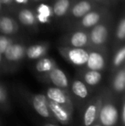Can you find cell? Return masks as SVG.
<instances>
[{"instance_id":"6da1fadb","label":"cell","mask_w":125,"mask_h":126,"mask_svg":"<svg viewBox=\"0 0 125 126\" xmlns=\"http://www.w3.org/2000/svg\"><path fill=\"white\" fill-rule=\"evenodd\" d=\"M119 110L113 101L102 102L98 114V123L103 126H116L119 120Z\"/></svg>"},{"instance_id":"7a4b0ae2","label":"cell","mask_w":125,"mask_h":126,"mask_svg":"<svg viewBox=\"0 0 125 126\" xmlns=\"http://www.w3.org/2000/svg\"><path fill=\"white\" fill-rule=\"evenodd\" d=\"M45 96L48 100L73 110V102L71 100V98L68 92L63 88H57V87H50L47 89Z\"/></svg>"},{"instance_id":"3957f363","label":"cell","mask_w":125,"mask_h":126,"mask_svg":"<svg viewBox=\"0 0 125 126\" xmlns=\"http://www.w3.org/2000/svg\"><path fill=\"white\" fill-rule=\"evenodd\" d=\"M48 104L52 117L57 121H58L63 125H68L71 122L73 110L69 109L63 105L53 102L50 100H48Z\"/></svg>"},{"instance_id":"277c9868","label":"cell","mask_w":125,"mask_h":126,"mask_svg":"<svg viewBox=\"0 0 125 126\" xmlns=\"http://www.w3.org/2000/svg\"><path fill=\"white\" fill-rule=\"evenodd\" d=\"M32 105L33 109L40 116L45 118H53L51 112L50 107L48 104V99L43 94H35L32 99Z\"/></svg>"},{"instance_id":"5b68a950","label":"cell","mask_w":125,"mask_h":126,"mask_svg":"<svg viewBox=\"0 0 125 126\" xmlns=\"http://www.w3.org/2000/svg\"><path fill=\"white\" fill-rule=\"evenodd\" d=\"M103 102L101 97H98L96 100L87 106L83 114V125L84 126H92L98 119V114L101 104Z\"/></svg>"},{"instance_id":"8992f818","label":"cell","mask_w":125,"mask_h":126,"mask_svg":"<svg viewBox=\"0 0 125 126\" xmlns=\"http://www.w3.org/2000/svg\"><path fill=\"white\" fill-rule=\"evenodd\" d=\"M66 56L69 61L71 62L73 64L76 66H82L87 63L88 52L82 49V47H74L68 50Z\"/></svg>"},{"instance_id":"52a82bcc","label":"cell","mask_w":125,"mask_h":126,"mask_svg":"<svg viewBox=\"0 0 125 126\" xmlns=\"http://www.w3.org/2000/svg\"><path fill=\"white\" fill-rule=\"evenodd\" d=\"M48 73H49L48 75L49 80L52 81L54 86L60 88H63V89L68 88L69 87L68 77H67L66 74L62 70L55 67L51 71H49Z\"/></svg>"},{"instance_id":"ba28073f","label":"cell","mask_w":125,"mask_h":126,"mask_svg":"<svg viewBox=\"0 0 125 126\" xmlns=\"http://www.w3.org/2000/svg\"><path fill=\"white\" fill-rule=\"evenodd\" d=\"M26 53L25 47L20 44H10L8 48L3 52L7 60L11 62H16L21 60Z\"/></svg>"},{"instance_id":"9c48e42d","label":"cell","mask_w":125,"mask_h":126,"mask_svg":"<svg viewBox=\"0 0 125 126\" xmlns=\"http://www.w3.org/2000/svg\"><path fill=\"white\" fill-rule=\"evenodd\" d=\"M86 64L89 70L100 71L105 68V58L99 52L92 51L88 53V58H87Z\"/></svg>"},{"instance_id":"30bf717a","label":"cell","mask_w":125,"mask_h":126,"mask_svg":"<svg viewBox=\"0 0 125 126\" xmlns=\"http://www.w3.org/2000/svg\"><path fill=\"white\" fill-rule=\"evenodd\" d=\"M90 37L92 42L95 45H101L105 43L108 37V30L106 27L102 24L96 25L91 31Z\"/></svg>"},{"instance_id":"8fae6325","label":"cell","mask_w":125,"mask_h":126,"mask_svg":"<svg viewBox=\"0 0 125 126\" xmlns=\"http://www.w3.org/2000/svg\"><path fill=\"white\" fill-rule=\"evenodd\" d=\"M52 9L49 5L45 3H41L38 6L37 9V16L36 19L40 23H46L49 19L52 16Z\"/></svg>"},{"instance_id":"7c38bea8","label":"cell","mask_w":125,"mask_h":126,"mask_svg":"<svg viewBox=\"0 0 125 126\" xmlns=\"http://www.w3.org/2000/svg\"><path fill=\"white\" fill-rule=\"evenodd\" d=\"M72 92L81 99H86L89 94L88 88L87 85L81 80H75L71 86Z\"/></svg>"},{"instance_id":"4fadbf2b","label":"cell","mask_w":125,"mask_h":126,"mask_svg":"<svg viewBox=\"0 0 125 126\" xmlns=\"http://www.w3.org/2000/svg\"><path fill=\"white\" fill-rule=\"evenodd\" d=\"M92 9V5L87 0H82L72 9V14L75 17H82Z\"/></svg>"},{"instance_id":"5bb4252c","label":"cell","mask_w":125,"mask_h":126,"mask_svg":"<svg viewBox=\"0 0 125 126\" xmlns=\"http://www.w3.org/2000/svg\"><path fill=\"white\" fill-rule=\"evenodd\" d=\"M15 22L11 18L8 16H2L0 17V32L3 34H11L15 31Z\"/></svg>"},{"instance_id":"9a60e30c","label":"cell","mask_w":125,"mask_h":126,"mask_svg":"<svg viewBox=\"0 0 125 126\" xmlns=\"http://www.w3.org/2000/svg\"><path fill=\"white\" fill-rule=\"evenodd\" d=\"M112 88L117 93H123L125 88V70L122 68L117 71L112 81Z\"/></svg>"},{"instance_id":"2e32d148","label":"cell","mask_w":125,"mask_h":126,"mask_svg":"<svg viewBox=\"0 0 125 126\" xmlns=\"http://www.w3.org/2000/svg\"><path fill=\"white\" fill-rule=\"evenodd\" d=\"M46 52V48L43 45H33L29 47L26 51L27 57L29 59H38L43 57Z\"/></svg>"},{"instance_id":"e0dca14e","label":"cell","mask_w":125,"mask_h":126,"mask_svg":"<svg viewBox=\"0 0 125 126\" xmlns=\"http://www.w3.org/2000/svg\"><path fill=\"white\" fill-rule=\"evenodd\" d=\"M19 20L22 24L26 26H33L36 23V17H35L34 14L29 10L24 9L22 10L19 12Z\"/></svg>"},{"instance_id":"ac0fdd59","label":"cell","mask_w":125,"mask_h":126,"mask_svg":"<svg viewBox=\"0 0 125 126\" xmlns=\"http://www.w3.org/2000/svg\"><path fill=\"white\" fill-rule=\"evenodd\" d=\"M84 81L89 86H96L101 81L102 75L98 70H89L84 74Z\"/></svg>"},{"instance_id":"d6986e66","label":"cell","mask_w":125,"mask_h":126,"mask_svg":"<svg viewBox=\"0 0 125 126\" xmlns=\"http://www.w3.org/2000/svg\"><path fill=\"white\" fill-rule=\"evenodd\" d=\"M69 0H57L52 7V12L57 16H63L69 8Z\"/></svg>"},{"instance_id":"ffe728a7","label":"cell","mask_w":125,"mask_h":126,"mask_svg":"<svg viewBox=\"0 0 125 126\" xmlns=\"http://www.w3.org/2000/svg\"><path fill=\"white\" fill-rule=\"evenodd\" d=\"M56 65L53 60H52L51 58H43L41 59H40L37 62L35 68L38 72L40 73H45V72H49L52 70L53 68H55Z\"/></svg>"},{"instance_id":"44dd1931","label":"cell","mask_w":125,"mask_h":126,"mask_svg":"<svg viewBox=\"0 0 125 126\" xmlns=\"http://www.w3.org/2000/svg\"><path fill=\"white\" fill-rule=\"evenodd\" d=\"M100 19V15L98 12L95 11H89L82 16V24L85 28H90L94 25H96Z\"/></svg>"},{"instance_id":"7402d4cb","label":"cell","mask_w":125,"mask_h":126,"mask_svg":"<svg viewBox=\"0 0 125 126\" xmlns=\"http://www.w3.org/2000/svg\"><path fill=\"white\" fill-rule=\"evenodd\" d=\"M70 43L74 47H83L87 43V35L84 32H75L70 39Z\"/></svg>"},{"instance_id":"603a6c76","label":"cell","mask_w":125,"mask_h":126,"mask_svg":"<svg viewBox=\"0 0 125 126\" xmlns=\"http://www.w3.org/2000/svg\"><path fill=\"white\" fill-rule=\"evenodd\" d=\"M125 59V47H123L117 51L113 59V64L115 67H118L124 63Z\"/></svg>"},{"instance_id":"cb8c5ba5","label":"cell","mask_w":125,"mask_h":126,"mask_svg":"<svg viewBox=\"0 0 125 126\" xmlns=\"http://www.w3.org/2000/svg\"><path fill=\"white\" fill-rule=\"evenodd\" d=\"M117 37L119 40H123L125 38V19L123 18L119 22L117 29Z\"/></svg>"},{"instance_id":"d4e9b609","label":"cell","mask_w":125,"mask_h":126,"mask_svg":"<svg viewBox=\"0 0 125 126\" xmlns=\"http://www.w3.org/2000/svg\"><path fill=\"white\" fill-rule=\"evenodd\" d=\"M10 44H12L11 40L9 38H7V37H5V36H3V35L0 36V51H1L2 54H3V52L8 48V47Z\"/></svg>"},{"instance_id":"484cf974","label":"cell","mask_w":125,"mask_h":126,"mask_svg":"<svg viewBox=\"0 0 125 126\" xmlns=\"http://www.w3.org/2000/svg\"><path fill=\"white\" fill-rule=\"evenodd\" d=\"M7 100V92L2 85H0V104H3Z\"/></svg>"},{"instance_id":"4316f807","label":"cell","mask_w":125,"mask_h":126,"mask_svg":"<svg viewBox=\"0 0 125 126\" xmlns=\"http://www.w3.org/2000/svg\"><path fill=\"white\" fill-rule=\"evenodd\" d=\"M121 122H122V125H124V124H125V101H124V99H123L122 108H121Z\"/></svg>"},{"instance_id":"83f0119b","label":"cell","mask_w":125,"mask_h":126,"mask_svg":"<svg viewBox=\"0 0 125 126\" xmlns=\"http://www.w3.org/2000/svg\"><path fill=\"white\" fill-rule=\"evenodd\" d=\"M13 1H15V3H19V4H26V3H28V0H13Z\"/></svg>"},{"instance_id":"f1b7e54d","label":"cell","mask_w":125,"mask_h":126,"mask_svg":"<svg viewBox=\"0 0 125 126\" xmlns=\"http://www.w3.org/2000/svg\"><path fill=\"white\" fill-rule=\"evenodd\" d=\"M2 3H4V4H10L13 2V0H0Z\"/></svg>"},{"instance_id":"f546056e","label":"cell","mask_w":125,"mask_h":126,"mask_svg":"<svg viewBox=\"0 0 125 126\" xmlns=\"http://www.w3.org/2000/svg\"><path fill=\"white\" fill-rule=\"evenodd\" d=\"M43 126H59V125H54V124H51V123H47V124H45Z\"/></svg>"},{"instance_id":"4dcf8cb0","label":"cell","mask_w":125,"mask_h":126,"mask_svg":"<svg viewBox=\"0 0 125 126\" xmlns=\"http://www.w3.org/2000/svg\"><path fill=\"white\" fill-rule=\"evenodd\" d=\"M92 126H103V125H101L99 123H98V124H94V125H93Z\"/></svg>"},{"instance_id":"1f68e13d","label":"cell","mask_w":125,"mask_h":126,"mask_svg":"<svg viewBox=\"0 0 125 126\" xmlns=\"http://www.w3.org/2000/svg\"><path fill=\"white\" fill-rule=\"evenodd\" d=\"M1 60H2V53H1V51H0V62H1Z\"/></svg>"},{"instance_id":"d6a6232c","label":"cell","mask_w":125,"mask_h":126,"mask_svg":"<svg viewBox=\"0 0 125 126\" xmlns=\"http://www.w3.org/2000/svg\"><path fill=\"white\" fill-rule=\"evenodd\" d=\"M1 4H2V3H1V1H0V10H1Z\"/></svg>"},{"instance_id":"836d02e7","label":"cell","mask_w":125,"mask_h":126,"mask_svg":"<svg viewBox=\"0 0 125 126\" xmlns=\"http://www.w3.org/2000/svg\"><path fill=\"white\" fill-rule=\"evenodd\" d=\"M33 1H40V0H33Z\"/></svg>"}]
</instances>
